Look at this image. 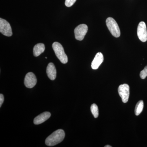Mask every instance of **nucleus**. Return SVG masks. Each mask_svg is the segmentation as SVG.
<instances>
[{
    "label": "nucleus",
    "instance_id": "1",
    "mask_svg": "<svg viewBox=\"0 0 147 147\" xmlns=\"http://www.w3.org/2000/svg\"><path fill=\"white\" fill-rule=\"evenodd\" d=\"M65 137V133L64 130L58 129L47 137L45 141V144L49 146H55L62 142Z\"/></svg>",
    "mask_w": 147,
    "mask_h": 147
},
{
    "label": "nucleus",
    "instance_id": "2",
    "mask_svg": "<svg viewBox=\"0 0 147 147\" xmlns=\"http://www.w3.org/2000/svg\"><path fill=\"white\" fill-rule=\"evenodd\" d=\"M53 48L56 56L60 61L63 64L67 63L68 58L65 53L63 47L59 42H54L53 44Z\"/></svg>",
    "mask_w": 147,
    "mask_h": 147
},
{
    "label": "nucleus",
    "instance_id": "3",
    "mask_svg": "<svg viewBox=\"0 0 147 147\" xmlns=\"http://www.w3.org/2000/svg\"><path fill=\"white\" fill-rule=\"evenodd\" d=\"M106 26L112 35L115 37L120 36L121 32L115 20L112 17H108L106 21Z\"/></svg>",
    "mask_w": 147,
    "mask_h": 147
},
{
    "label": "nucleus",
    "instance_id": "4",
    "mask_svg": "<svg viewBox=\"0 0 147 147\" xmlns=\"http://www.w3.org/2000/svg\"><path fill=\"white\" fill-rule=\"evenodd\" d=\"M88 31V27L86 24H82L79 25L74 30L75 37L77 40H83Z\"/></svg>",
    "mask_w": 147,
    "mask_h": 147
},
{
    "label": "nucleus",
    "instance_id": "5",
    "mask_svg": "<svg viewBox=\"0 0 147 147\" xmlns=\"http://www.w3.org/2000/svg\"><path fill=\"white\" fill-rule=\"evenodd\" d=\"M0 32L7 36H11L12 35L10 24L7 21L2 18H0Z\"/></svg>",
    "mask_w": 147,
    "mask_h": 147
},
{
    "label": "nucleus",
    "instance_id": "6",
    "mask_svg": "<svg viewBox=\"0 0 147 147\" xmlns=\"http://www.w3.org/2000/svg\"><path fill=\"white\" fill-rule=\"evenodd\" d=\"M119 95L121 98L124 103H126L128 101L129 96V87L127 84L121 85L119 87Z\"/></svg>",
    "mask_w": 147,
    "mask_h": 147
},
{
    "label": "nucleus",
    "instance_id": "7",
    "mask_svg": "<svg viewBox=\"0 0 147 147\" xmlns=\"http://www.w3.org/2000/svg\"><path fill=\"white\" fill-rule=\"evenodd\" d=\"M137 36L139 40L143 42L147 40V31L146 24L144 22L139 23L137 28Z\"/></svg>",
    "mask_w": 147,
    "mask_h": 147
},
{
    "label": "nucleus",
    "instance_id": "8",
    "mask_svg": "<svg viewBox=\"0 0 147 147\" xmlns=\"http://www.w3.org/2000/svg\"><path fill=\"white\" fill-rule=\"evenodd\" d=\"M36 83L37 79L34 74L31 72L27 73L24 79L25 86L29 88H32L34 87Z\"/></svg>",
    "mask_w": 147,
    "mask_h": 147
},
{
    "label": "nucleus",
    "instance_id": "9",
    "mask_svg": "<svg viewBox=\"0 0 147 147\" xmlns=\"http://www.w3.org/2000/svg\"><path fill=\"white\" fill-rule=\"evenodd\" d=\"M104 61L103 55L101 53H98L96 55L95 57L92 62V68L93 69H96L99 67L101 63Z\"/></svg>",
    "mask_w": 147,
    "mask_h": 147
},
{
    "label": "nucleus",
    "instance_id": "10",
    "mask_svg": "<svg viewBox=\"0 0 147 147\" xmlns=\"http://www.w3.org/2000/svg\"><path fill=\"white\" fill-rule=\"evenodd\" d=\"M51 117V114L49 112H45L41 113L39 115L35 118L34 120V123L35 125H39L44 122L50 118Z\"/></svg>",
    "mask_w": 147,
    "mask_h": 147
},
{
    "label": "nucleus",
    "instance_id": "11",
    "mask_svg": "<svg viewBox=\"0 0 147 147\" xmlns=\"http://www.w3.org/2000/svg\"><path fill=\"white\" fill-rule=\"evenodd\" d=\"M46 71L47 76L50 80H55L57 76V70L54 64L52 63L48 64Z\"/></svg>",
    "mask_w": 147,
    "mask_h": 147
},
{
    "label": "nucleus",
    "instance_id": "12",
    "mask_svg": "<svg viewBox=\"0 0 147 147\" xmlns=\"http://www.w3.org/2000/svg\"><path fill=\"white\" fill-rule=\"evenodd\" d=\"M45 46L44 44L42 43H38L35 45L33 49V54L34 57H37L41 55L44 52Z\"/></svg>",
    "mask_w": 147,
    "mask_h": 147
},
{
    "label": "nucleus",
    "instance_id": "13",
    "mask_svg": "<svg viewBox=\"0 0 147 147\" xmlns=\"http://www.w3.org/2000/svg\"><path fill=\"white\" fill-rule=\"evenodd\" d=\"M144 101L142 100H139L137 102L135 108V114L136 116H138L142 113L144 108Z\"/></svg>",
    "mask_w": 147,
    "mask_h": 147
},
{
    "label": "nucleus",
    "instance_id": "14",
    "mask_svg": "<svg viewBox=\"0 0 147 147\" xmlns=\"http://www.w3.org/2000/svg\"><path fill=\"white\" fill-rule=\"evenodd\" d=\"M91 111L94 118H96L98 116V109L97 105L96 104H92L91 106Z\"/></svg>",
    "mask_w": 147,
    "mask_h": 147
},
{
    "label": "nucleus",
    "instance_id": "15",
    "mask_svg": "<svg viewBox=\"0 0 147 147\" xmlns=\"http://www.w3.org/2000/svg\"><path fill=\"white\" fill-rule=\"evenodd\" d=\"M147 76V66L144 68L143 70L140 72V76L141 79H145Z\"/></svg>",
    "mask_w": 147,
    "mask_h": 147
},
{
    "label": "nucleus",
    "instance_id": "16",
    "mask_svg": "<svg viewBox=\"0 0 147 147\" xmlns=\"http://www.w3.org/2000/svg\"><path fill=\"white\" fill-rule=\"evenodd\" d=\"M76 0H65V5L67 7H70L74 4Z\"/></svg>",
    "mask_w": 147,
    "mask_h": 147
},
{
    "label": "nucleus",
    "instance_id": "17",
    "mask_svg": "<svg viewBox=\"0 0 147 147\" xmlns=\"http://www.w3.org/2000/svg\"><path fill=\"white\" fill-rule=\"evenodd\" d=\"M4 100V98L3 95L1 94H0V107H1Z\"/></svg>",
    "mask_w": 147,
    "mask_h": 147
},
{
    "label": "nucleus",
    "instance_id": "18",
    "mask_svg": "<svg viewBox=\"0 0 147 147\" xmlns=\"http://www.w3.org/2000/svg\"><path fill=\"white\" fill-rule=\"evenodd\" d=\"M111 146H110V145H107V146H105V147H111Z\"/></svg>",
    "mask_w": 147,
    "mask_h": 147
}]
</instances>
